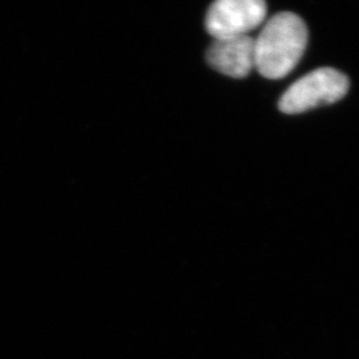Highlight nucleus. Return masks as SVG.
Segmentation results:
<instances>
[{
  "label": "nucleus",
  "mask_w": 359,
  "mask_h": 359,
  "mask_svg": "<svg viewBox=\"0 0 359 359\" xmlns=\"http://www.w3.org/2000/svg\"><path fill=\"white\" fill-rule=\"evenodd\" d=\"M208 63L218 72L234 79H244L256 68L255 39L249 35L215 39L206 53Z\"/></svg>",
  "instance_id": "20e7f679"
},
{
  "label": "nucleus",
  "mask_w": 359,
  "mask_h": 359,
  "mask_svg": "<svg viewBox=\"0 0 359 359\" xmlns=\"http://www.w3.org/2000/svg\"><path fill=\"white\" fill-rule=\"evenodd\" d=\"M308 27L293 13L271 16L255 39L256 69L266 79L287 76L299 63L308 46Z\"/></svg>",
  "instance_id": "f257e3e1"
},
{
  "label": "nucleus",
  "mask_w": 359,
  "mask_h": 359,
  "mask_svg": "<svg viewBox=\"0 0 359 359\" xmlns=\"http://www.w3.org/2000/svg\"><path fill=\"white\" fill-rule=\"evenodd\" d=\"M266 15L265 0H215L206 13V29L215 39L246 36Z\"/></svg>",
  "instance_id": "7ed1b4c3"
},
{
  "label": "nucleus",
  "mask_w": 359,
  "mask_h": 359,
  "mask_svg": "<svg viewBox=\"0 0 359 359\" xmlns=\"http://www.w3.org/2000/svg\"><path fill=\"white\" fill-rule=\"evenodd\" d=\"M348 79L334 68H318L293 83L280 100L287 115L304 114L321 105L337 103L346 96Z\"/></svg>",
  "instance_id": "f03ea898"
}]
</instances>
